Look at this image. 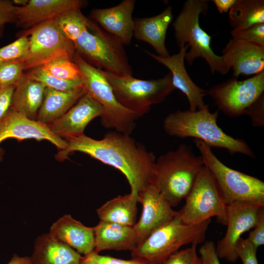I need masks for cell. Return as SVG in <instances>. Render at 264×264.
I'll use <instances>...</instances> for the list:
<instances>
[{"mask_svg": "<svg viewBox=\"0 0 264 264\" xmlns=\"http://www.w3.org/2000/svg\"><path fill=\"white\" fill-rule=\"evenodd\" d=\"M135 3V0H124L112 7L92 9L90 16L105 31L128 45L133 37L132 13Z\"/></svg>", "mask_w": 264, "mask_h": 264, "instance_id": "obj_20", "label": "cell"}, {"mask_svg": "<svg viewBox=\"0 0 264 264\" xmlns=\"http://www.w3.org/2000/svg\"><path fill=\"white\" fill-rule=\"evenodd\" d=\"M96 253L105 250L132 251L137 246L133 226L100 220L94 227Z\"/></svg>", "mask_w": 264, "mask_h": 264, "instance_id": "obj_23", "label": "cell"}, {"mask_svg": "<svg viewBox=\"0 0 264 264\" xmlns=\"http://www.w3.org/2000/svg\"><path fill=\"white\" fill-rule=\"evenodd\" d=\"M185 199L177 211L184 222L197 224L216 217L219 222L226 225L227 205L214 177L205 166Z\"/></svg>", "mask_w": 264, "mask_h": 264, "instance_id": "obj_10", "label": "cell"}, {"mask_svg": "<svg viewBox=\"0 0 264 264\" xmlns=\"http://www.w3.org/2000/svg\"><path fill=\"white\" fill-rule=\"evenodd\" d=\"M22 63L17 60L0 64V87H16L23 76Z\"/></svg>", "mask_w": 264, "mask_h": 264, "instance_id": "obj_32", "label": "cell"}, {"mask_svg": "<svg viewBox=\"0 0 264 264\" xmlns=\"http://www.w3.org/2000/svg\"><path fill=\"white\" fill-rule=\"evenodd\" d=\"M194 142L204 166L214 177L226 205L235 202H249L264 206V182L254 176L232 169L214 154L203 141Z\"/></svg>", "mask_w": 264, "mask_h": 264, "instance_id": "obj_9", "label": "cell"}, {"mask_svg": "<svg viewBox=\"0 0 264 264\" xmlns=\"http://www.w3.org/2000/svg\"><path fill=\"white\" fill-rule=\"evenodd\" d=\"M14 4H19L21 6L25 5L28 1V0H14L12 1Z\"/></svg>", "mask_w": 264, "mask_h": 264, "instance_id": "obj_45", "label": "cell"}, {"mask_svg": "<svg viewBox=\"0 0 264 264\" xmlns=\"http://www.w3.org/2000/svg\"><path fill=\"white\" fill-rule=\"evenodd\" d=\"M246 239L241 238L236 246V253L242 264H259L257 258V250Z\"/></svg>", "mask_w": 264, "mask_h": 264, "instance_id": "obj_37", "label": "cell"}, {"mask_svg": "<svg viewBox=\"0 0 264 264\" xmlns=\"http://www.w3.org/2000/svg\"><path fill=\"white\" fill-rule=\"evenodd\" d=\"M29 37L27 54L17 60L24 70L43 66L54 60L65 58L73 61L76 52L74 43L62 32L53 20L42 22L25 32Z\"/></svg>", "mask_w": 264, "mask_h": 264, "instance_id": "obj_11", "label": "cell"}, {"mask_svg": "<svg viewBox=\"0 0 264 264\" xmlns=\"http://www.w3.org/2000/svg\"><path fill=\"white\" fill-rule=\"evenodd\" d=\"M104 112L103 107L85 93L65 114L47 126L55 134L66 140L84 134L89 123Z\"/></svg>", "mask_w": 264, "mask_h": 264, "instance_id": "obj_15", "label": "cell"}, {"mask_svg": "<svg viewBox=\"0 0 264 264\" xmlns=\"http://www.w3.org/2000/svg\"><path fill=\"white\" fill-rule=\"evenodd\" d=\"M9 138L20 140L30 138L47 140L59 151L67 147V141L55 134L47 125L30 120L10 109L0 122V143ZM1 158L0 150V159Z\"/></svg>", "mask_w": 264, "mask_h": 264, "instance_id": "obj_16", "label": "cell"}, {"mask_svg": "<svg viewBox=\"0 0 264 264\" xmlns=\"http://www.w3.org/2000/svg\"><path fill=\"white\" fill-rule=\"evenodd\" d=\"M81 264H148L135 258L123 260L110 256L101 255L94 251L83 256Z\"/></svg>", "mask_w": 264, "mask_h": 264, "instance_id": "obj_36", "label": "cell"}, {"mask_svg": "<svg viewBox=\"0 0 264 264\" xmlns=\"http://www.w3.org/2000/svg\"><path fill=\"white\" fill-rule=\"evenodd\" d=\"M207 93L220 110L231 117L239 116L264 93V71L244 80L233 77L213 86Z\"/></svg>", "mask_w": 264, "mask_h": 264, "instance_id": "obj_12", "label": "cell"}, {"mask_svg": "<svg viewBox=\"0 0 264 264\" xmlns=\"http://www.w3.org/2000/svg\"><path fill=\"white\" fill-rule=\"evenodd\" d=\"M73 61L79 67L85 93L103 108L101 118L102 126L107 129L130 135L140 116L123 107L117 100L112 88L98 69L84 60L75 52Z\"/></svg>", "mask_w": 264, "mask_h": 264, "instance_id": "obj_6", "label": "cell"}, {"mask_svg": "<svg viewBox=\"0 0 264 264\" xmlns=\"http://www.w3.org/2000/svg\"><path fill=\"white\" fill-rule=\"evenodd\" d=\"M212 1L220 13L227 12L234 4L236 0H213Z\"/></svg>", "mask_w": 264, "mask_h": 264, "instance_id": "obj_43", "label": "cell"}, {"mask_svg": "<svg viewBox=\"0 0 264 264\" xmlns=\"http://www.w3.org/2000/svg\"><path fill=\"white\" fill-rule=\"evenodd\" d=\"M49 234L54 240L75 249L79 254L86 255L94 249V228L84 225L70 215H65L54 222Z\"/></svg>", "mask_w": 264, "mask_h": 264, "instance_id": "obj_21", "label": "cell"}, {"mask_svg": "<svg viewBox=\"0 0 264 264\" xmlns=\"http://www.w3.org/2000/svg\"><path fill=\"white\" fill-rule=\"evenodd\" d=\"M42 66L50 74L61 79L71 80L81 78L78 66L68 58H58Z\"/></svg>", "mask_w": 264, "mask_h": 264, "instance_id": "obj_31", "label": "cell"}, {"mask_svg": "<svg viewBox=\"0 0 264 264\" xmlns=\"http://www.w3.org/2000/svg\"><path fill=\"white\" fill-rule=\"evenodd\" d=\"M223 62L233 70V76L256 75L264 71V47L231 39L222 50Z\"/></svg>", "mask_w": 264, "mask_h": 264, "instance_id": "obj_17", "label": "cell"}, {"mask_svg": "<svg viewBox=\"0 0 264 264\" xmlns=\"http://www.w3.org/2000/svg\"><path fill=\"white\" fill-rule=\"evenodd\" d=\"M218 111L211 112L208 105L205 104L195 111L179 110L168 114L163 128L172 136L195 137L211 148H223L231 154L240 153L254 158V153L244 140L232 137L218 126Z\"/></svg>", "mask_w": 264, "mask_h": 264, "instance_id": "obj_3", "label": "cell"}, {"mask_svg": "<svg viewBox=\"0 0 264 264\" xmlns=\"http://www.w3.org/2000/svg\"><path fill=\"white\" fill-rule=\"evenodd\" d=\"M45 88L43 84L23 76L14 90L10 109L36 120Z\"/></svg>", "mask_w": 264, "mask_h": 264, "instance_id": "obj_26", "label": "cell"}, {"mask_svg": "<svg viewBox=\"0 0 264 264\" xmlns=\"http://www.w3.org/2000/svg\"><path fill=\"white\" fill-rule=\"evenodd\" d=\"M74 44L76 52L93 66L117 75H132L123 44L91 21Z\"/></svg>", "mask_w": 264, "mask_h": 264, "instance_id": "obj_7", "label": "cell"}, {"mask_svg": "<svg viewBox=\"0 0 264 264\" xmlns=\"http://www.w3.org/2000/svg\"><path fill=\"white\" fill-rule=\"evenodd\" d=\"M53 20L65 35L73 43L82 32L88 27L90 21L79 8L67 11Z\"/></svg>", "mask_w": 264, "mask_h": 264, "instance_id": "obj_30", "label": "cell"}, {"mask_svg": "<svg viewBox=\"0 0 264 264\" xmlns=\"http://www.w3.org/2000/svg\"><path fill=\"white\" fill-rule=\"evenodd\" d=\"M188 47L186 44L179 48L177 53L166 57L159 56L148 50H145V52L169 69L175 89H178L186 96L190 106L189 110L195 111L205 105L203 98L207 93L194 83L186 71L184 60Z\"/></svg>", "mask_w": 264, "mask_h": 264, "instance_id": "obj_19", "label": "cell"}, {"mask_svg": "<svg viewBox=\"0 0 264 264\" xmlns=\"http://www.w3.org/2000/svg\"><path fill=\"white\" fill-rule=\"evenodd\" d=\"M16 7L12 1L0 0V35L6 24L16 22Z\"/></svg>", "mask_w": 264, "mask_h": 264, "instance_id": "obj_40", "label": "cell"}, {"mask_svg": "<svg viewBox=\"0 0 264 264\" xmlns=\"http://www.w3.org/2000/svg\"><path fill=\"white\" fill-rule=\"evenodd\" d=\"M204 166L201 155H196L190 146L180 144L155 160L151 184L175 207L186 198Z\"/></svg>", "mask_w": 264, "mask_h": 264, "instance_id": "obj_2", "label": "cell"}, {"mask_svg": "<svg viewBox=\"0 0 264 264\" xmlns=\"http://www.w3.org/2000/svg\"><path fill=\"white\" fill-rule=\"evenodd\" d=\"M173 19V10L170 6L156 16L134 18L133 36L135 39L151 45L157 53L156 55L168 57L170 55L165 46V39Z\"/></svg>", "mask_w": 264, "mask_h": 264, "instance_id": "obj_22", "label": "cell"}, {"mask_svg": "<svg viewBox=\"0 0 264 264\" xmlns=\"http://www.w3.org/2000/svg\"><path fill=\"white\" fill-rule=\"evenodd\" d=\"M1 62H1V61H0V64Z\"/></svg>", "mask_w": 264, "mask_h": 264, "instance_id": "obj_46", "label": "cell"}, {"mask_svg": "<svg viewBox=\"0 0 264 264\" xmlns=\"http://www.w3.org/2000/svg\"><path fill=\"white\" fill-rule=\"evenodd\" d=\"M229 19L233 30L264 23V0H236L229 11Z\"/></svg>", "mask_w": 264, "mask_h": 264, "instance_id": "obj_28", "label": "cell"}, {"mask_svg": "<svg viewBox=\"0 0 264 264\" xmlns=\"http://www.w3.org/2000/svg\"><path fill=\"white\" fill-rule=\"evenodd\" d=\"M23 76L43 84L46 88L62 91H71L83 88L81 78L66 80L57 78L48 72L42 66L28 70Z\"/></svg>", "mask_w": 264, "mask_h": 264, "instance_id": "obj_29", "label": "cell"}, {"mask_svg": "<svg viewBox=\"0 0 264 264\" xmlns=\"http://www.w3.org/2000/svg\"><path fill=\"white\" fill-rule=\"evenodd\" d=\"M138 200L142 204V211L139 220L133 226L137 245L177 215V211L151 184L138 193Z\"/></svg>", "mask_w": 264, "mask_h": 264, "instance_id": "obj_14", "label": "cell"}, {"mask_svg": "<svg viewBox=\"0 0 264 264\" xmlns=\"http://www.w3.org/2000/svg\"><path fill=\"white\" fill-rule=\"evenodd\" d=\"M66 140L67 147L58 151L55 155L57 160L67 159L73 152H82L121 172L131 192L138 194L151 184L155 156L130 135L113 131L100 140L84 134Z\"/></svg>", "mask_w": 264, "mask_h": 264, "instance_id": "obj_1", "label": "cell"}, {"mask_svg": "<svg viewBox=\"0 0 264 264\" xmlns=\"http://www.w3.org/2000/svg\"><path fill=\"white\" fill-rule=\"evenodd\" d=\"M85 93L84 88L62 91L46 88L36 120L50 124L65 114Z\"/></svg>", "mask_w": 264, "mask_h": 264, "instance_id": "obj_25", "label": "cell"}, {"mask_svg": "<svg viewBox=\"0 0 264 264\" xmlns=\"http://www.w3.org/2000/svg\"><path fill=\"white\" fill-rule=\"evenodd\" d=\"M208 3L207 0H186L172 24L175 37L179 48L186 44L190 47L185 59L189 65L195 59L202 58L209 65L212 73L225 74L230 69L224 64L222 56L213 51L211 46L212 37L199 24V16L207 13Z\"/></svg>", "mask_w": 264, "mask_h": 264, "instance_id": "obj_5", "label": "cell"}, {"mask_svg": "<svg viewBox=\"0 0 264 264\" xmlns=\"http://www.w3.org/2000/svg\"><path fill=\"white\" fill-rule=\"evenodd\" d=\"M86 2L81 0H30L22 6L16 7L17 25L24 28L53 20L74 9H81Z\"/></svg>", "mask_w": 264, "mask_h": 264, "instance_id": "obj_18", "label": "cell"}, {"mask_svg": "<svg viewBox=\"0 0 264 264\" xmlns=\"http://www.w3.org/2000/svg\"><path fill=\"white\" fill-rule=\"evenodd\" d=\"M199 253L203 264H220L213 241L204 242L199 249Z\"/></svg>", "mask_w": 264, "mask_h": 264, "instance_id": "obj_41", "label": "cell"}, {"mask_svg": "<svg viewBox=\"0 0 264 264\" xmlns=\"http://www.w3.org/2000/svg\"><path fill=\"white\" fill-rule=\"evenodd\" d=\"M264 206L244 201L235 202L227 205V229L224 237L216 246L219 259L231 263L238 259L235 250L236 244L244 233L254 227L260 209Z\"/></svg>", "mask_w": 264, "mask_h": 264, "instance_id": "obj_13", "label": "cell"}, {"mask_svg": "<svg viewBox=\"0 0 264 264\" xmlns=\"http://www.w3.org/2000/svg\"><path fill=\"white\" fill-rule=\"evenodd\" d=\"M246 239L257 249L264 244V206L259 212L257 222Z\"/></svg>", "mask_w": 264, "mask_h": 264, "instance_id": "obj_39", "label": "cell"}, {"mask_svg": "<svg viewBox=\"0 0 264 264\" xmlns=\"http://www.w3.org/2000/svg\"><path fill=\"white\" fill-rule=\"evenodd\" d=\"M7 264H31L30 257H20L14 254Z\"/></svg>", "mask_w": 264, "mask_h": 264, "instance_id": "obj_44", "label": "cell"}, {"mask_svg": "<svg viewBox=\"0 0 264 264\" xmlns=\"http://www.w3.org/2000/svg\"><path fill=\"white\" fill-rule=\"evenodd\" d=\"M251 118L255 127H261L264 125V93L248 106L244 111Z\"/></svg>", "mask_w": 264, "mask_h": 264, "instance_id": "obj_38", "label": "cell"}, {"mask_svg": "<svg viewBox=\"0 0 264 264\" xmlns=\"http://www.w3.org/2000/svg\"><path fill=\"white\" fill-rule=\"evenodd\" d=\"M118 101L140 117L152 105L162 102L175 88L170 72L157 79L141 80L131 75H117L101 70Z\"/></svg>", "mask_w": 264, "mask_h": 264, "instance_id": "obj_8", "label": "cell"}, {"mask_svg": "<svg viewBox=\"0 0 264 264\" xmlns=\"http://www.w3.org/2000/svg\"><path fill=\"white\" fill-rule=\"evenodd\" d=\"M138 194L118 196L97 209L100 220L133 226L136 223Z\"/></svg>", "mask_w": 264, "mask_h": 264, "instance_id": "obj_27", "label": "cell"}, {"mask_svg": "<svg viewBox=\"0 0 264 264\" xmlns=\"http://www.w3.org/2000/svg\"><path fill=\"white\" fill-rule=\"evenodd\" d=\"M29 46V37L23 34L14 42L0 48V61H15L23 58L27 54Z\"/></svg>", "mask_w": 264, "mask_h": 264, "instance_id": "obj_33", "label": "cell"}, {"mask_svg": "<svg viewBox=\"0 0 264 264\" xmlns=\"http://www.w3.org/2000/svg\"><path fill=\"white\" fill-rule=\"evenodd\" d=\"M232 39L253 43L264 47V23L253 25L241 30H232Z\"/></svg>", "mask_w": 264, "mask_h": 264, "instance_id": "obj_34", "label": "cell"}, {"mask_svg": "<svg viewBox=\"0 0 264 264\" xmlns=\"http://www.w3.org/2000/svg\"><path fill=\"white\" fill-rule=\"evenodd\" d=\"M83 256L70 246L52 239L49 234L36 240L31 264H81Z\"/></svg>", "mask_w": 264, "mask_h": 264, "instance_id": "obj_24", "label": "cell"}, {"mask_svg": "<svg viewBox=\"0 0 264 264\" xmlns=\"http://www.w3.org/2000/svg\"><path fill=\"white\" fill-rule=\"evenodd\" d=\"M210 221L188 224L177 214L137 245L131 251L132 257L148 264H162L183 245L203 242Z\"/></svg>", "mask_w": 264, "mask_h": 264, "instance_id": "obj_4", "label": "cell"}, {"mask_svg": "<svg viewBox=\"0 0 264 264\" xmlns=\"http://www.w3.org/2000/svg\"><path fill=\"white\" fill-rule=\"evenodd\" d=\"M15 87H0V122L10 109L12 95Z\"/></svg>", "mask_w": 264, "mask_h": 264, "instance_id": "obj_42", "label": "cell"}, {"mask_svg": "<svg viewBox=\"0 0 264 264\" xmlns=\"http://www.w3.org/2000/svg\"><path fill=\"white\" fill-rule=\"evenodd\" d=\"M197 245L193 244L188 248L178 250L162 264H203L200 256L197 253Z\"/></svg>", "mask_w": 264, "mask_h": 264, "instance_id": "obj_35", "label": "cell"}]
</instances>
